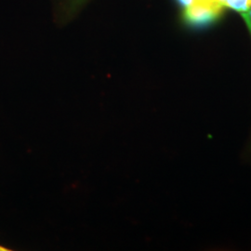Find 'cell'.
<instances>
[{"label":"cell","mask_w":251,"mask_h":251,"mask_svg":"<svg viewBox=\"0 0 251 251\" xmlns=\"http://www.w3.org/2000/svg\"><path fill=\"white\" fill-rule=\"evenodd\" d=\"M223 12L224 8L194 1L189 7L184 8L183 19L190 25L206 26L220 18Z\"/></svg>","instance_id":"1"},{"label":"cell","mask_w":251,"mask_h":251,"mask_svg":"<svg viewBox=\"0 0 251 251\" xmlns=\"http://www.w3.org/2000/svg\"><path fill=\"white\" fill-rule=\"evenodd\" d=\"M241 15H242V18L244 19V21H245L247 26L249 28L251 35V7L249 8V9L246 12L241 13Z\"/></svg>","instance_id":"2"},{"label":"cell","mask_w":251,"mask_h":251,"mask_svg":"<svg viewBox=\"0 0 251 251\" xmlns=\"http://www.w3.org/2000/svg\"><path fill=\"white\" fill-rule=\"evenodd\" d=\"M85 1H86V0H70L69 8H70V9L77 8V7H79L80 5H82Z\"/></svg>","instance_id":"3"},{"label":"cell","mask_w":251,"mask_h":251,"mask_svg":"<svg viewBox=\"0 0 251 251\" xmlns=\"http://www.w3.org/2000/svg\"><path fill=\"white\" fill-rule=\"evenodd\" d=\"M179 2V4L183 7V8H187L189 7L193 2L194 0H178Z\"/></svg>","instance_id":"4"},{"label":"cell","mask_w":251,"mask_h":251,"mask_svg":"<svg viewBox=\"0 0 251 251\" xmlns=\"http://www.w3.org/2000/svg\"><path fill=\"white\" fill-rule=\"evenodd\" d=\"M6 251V250H5V249H3V248H1V247H0V251Z\"/></svg>","instance_id":"5"},{"label":"cell","mask_w":251,"mask_h":251,"mask_svg":"<svg viewBox=\"0 0 251 251\" xmlns=\"http://www.w3.org/2000/svg\"><path fill=\"white\" fill-rule=\"evenodd\" d=\"M251 7V0H250V8Z\"/></svg>","instance_id":"6"}]
</instances>
